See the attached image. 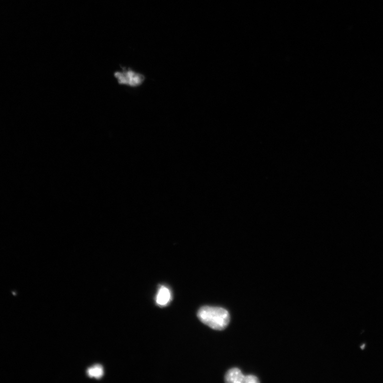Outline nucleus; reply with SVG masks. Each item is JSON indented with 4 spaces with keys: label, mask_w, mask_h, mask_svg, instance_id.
I'll return each instance as SVG.
<instances>
[{
    "label": "nucleus",
    "mask_w": 383,
    "mask_h": 383,
    "mask_svg": "<svg viewBox=\"0 0 383 383\" xmlns=\"http://www.w3.org/2000/svg\"><path fill=\"white\" fill-rule=\"evenodd\" d=\"M199 320L211 328L221 330L228 326L230 316L229 312L222 307L205 306L198 312Z\"/></svg>",
    "instance_id": "obj_1"
},
{
    "label": "nucleus",
    "mask_w": 383,
    "mask_h": 383,
    "mask_svg": "<svg viewBox=\"0 0 383 383\" xmlns=\"http://www.w3.org/2000/svg\"><path fill=\"white\" fill-rule=\"evenodd\" d=\"M114 77L119 85L136 88L141 86L146 80V77L140 73L130 68H121L115 71Z\"/></svg>",
    "instance_id": "obj_2"
},
{
    "label": "nucleus",
    "mask_w": 383,
    "mask_h": 383,
    "mask_svg": "<svg viewBox=\"0 0 383 383\" xmlns=\"http://www.w3.org/2000/svg\"><path fill=\"white\" fill-rule=\"evenodd\" d=\"M245 376H244L241 371L238 368H232L229 370L225 375V382L232 383H244Z\"/></svg>",
    "instance_id": "obj_3"
},
{
    "label": "nucleus",
    "mask_w": 383,
    "mask_h": 383,
    "mask_svg": "<svg viewBox=\"0 0 383 383\" xmlns=\"http://www.w3.org/2000/svg\"><path fill=\"white\" fill-rule=\"evenodd\" d=\"M171 298L170 290L165 287H161L156 295V303L159 306H165L170 303Z\"/></svg>",
    "instance_id": "obj_4"
},
{
    "label": "nucleus",
    "mask_w": 383,
    "mask_h": 383,
    "mask_svg": "<svg viewBox=\"0 0 383 383\" xmlns=\"http://www.w3.org/2000/svg\"><path fill=\"white\" fill-rule=\"evenodd\" d=\"M88 374L91 377H95L97 379H99L103 374V370L101 365H96L94 367L88 370Z\"/></svg>",
    "instance_id": "obj_5"
},
{
    "label": "nucleus",
    "mask_w": 383,
    "mask_h": 383,
    "mask_svg": "<svg viewBox=\"0 0 383 383\" xmlns=\"http://www.w3.org/2000/svg\"><path fill=\"white\" fill-rule=\"evenodd\" d=\"M260 381L256 376L254 375H248L245 376L244 383H258Z\"/></svg>",
    "instance_id": "obj_6"
}]
</instances>
